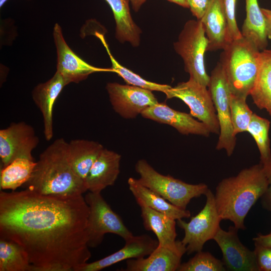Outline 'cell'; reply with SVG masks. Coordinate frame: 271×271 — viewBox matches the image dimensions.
<instances>
[{
  "instance_id": "34",
  "label": "cell",
  "mask_w": 271,
  "mask_h": 271,
  "mask_svg": "<svg viewBox=\"0 0 271 271\" xmlns=\"http://www.w3.org/2000/svg\"><path fill=\"white\" fill-rule=\"evenodd\" d=\"M258 271H271V247L254 244Z\"/></svg>"
},
{
  "instance_id": "5",
  "label": "cell",
  "mask_w": 271,
  "mask_h": 271,
  "mask_svg": "<svg viewBox=\"0 0 271 271\" xmlns=\"http://www.w3.org/2000/svg\"><path fill=\"white\" fill-rule=\"evenodd\" d=\"M135 170L140 175L139 183L182 209H186L191 199L205 195L209 189L204 183L189 184L172 176L162 175L144 159L137 162Z\"/></svg>"
},
{
  "instance_id": "20",
  "label": "cell",
  "mask_w": 271,
  "mask_h": 271,
  "mask_svg": "<svg viewBox=\"0 0 271 271\" xmlns=\"http://www.w3.org/2000/svg\"><path fill=\"white\" fill-rule=\"evenodd\" d=\"M208 41L207 51L223 50L228 44L223 0H211L201 20Z\"/></svg>"
},
{
  "instance_id": "3",
  "label": "cell",
  "mask_w": 271,
  "mask_h": 271,
  "mask_svg": "<svg viewBox=\"0 0 271 271\" xmlns=\"http://www.w3.org/2000/svg\"><path fill=\"white\" fill-rule=\"evenodd\" d=\"M68 143L55 140L40 155L26 189L44 195L69 196L88 191L85 182L74 171L68 157Z\"/></svg>"
},
{
  "instance_id": "41",
  "label": "cell",
  "mask_w": 271,
  "mask_h": 271,
  "mask_svg": "<svg viewBox=\"0 0 271 271\" xmlns=\"http://www.w3.org/2000/svg\"><path fill=\"white\" fill-rule=\"evenodd\" d=\"M8 0H0V7L2 8Z\"/></svg>"
},
{
  "instance_id": "30",
  "label": "cell",
  "mask_w": 271,
  "mask_h": 271,
  "mask_svg": "<svg viewBox=\"0 0 271 271\" xmlns=\"http://www.w3.org/2000/svg\"><path fill=\"white\" fill-rule=\"evenodd\" d=\"M104 46L111 60L113 72L119 76L129 85L140 87L151 91H160L165 93L171 86L167 84H162L147 80L139 75L120 65L112 55L104 36L97 32L95 33Z\"/></svg>"
},
{
  "instance_id": "25",
  "label": "cell",
  "mask_w": 271,
  "mask_h": 271,
  "mask_svg": "<svg viewBox=\"0 0 271 271\" xmlns=\"http://www.w3.org/2000/svg\"><path fill=\"white\" fill-rule=\"evenodd\" d=\"M246 18L242 27V37L253 43L259 50L267 45L265 20L257 0H245Z\"/></svg>"
},
{
  "instance_id": "10",
  "label": "cell",
  "mask_w": 271,
  "mask_h": 271,
  "mask_svg": "<svg viewBox=\"0 0 271 271\" xmlns=\"http://www.w3.org/2000/svg\"><path fill=\"white\" fill-rule=\"evenodd\" d=\"M164 93L168 99L177 98L182 100L189 107L192 116L204 123L211 133L219 134L216 110L207 87L189 78L171 87Z\"/></svg>"
},
{
  "instance_id": "8",
  "label": "cell",
  "mask_w": 271,
  "mask_h": 271,
  "mask_svg": "<svg viewBox=\"0 0 271 271\" xmlns=\"http://www.w3.org/2000/svg\"><path fill=\"white\" fill-rule=\"evenodd\" d=\"M209 90L214 103L219 124L220 132L216 149H224L232 155L236 146L230 108V90L221 64L219 62L210 76Z\"/></svg>"
},
{
  "instance_id": "31",
  "label": "cell",
  "mask_w": 271,
  "mask_h": 271,
  "mask_svg": "<svg viewBox=\"0 0 271 271\" xmlns=\"http://www.w3.org/2000/svg\"><path fill=\"white\" fill-rule=\"evenodd\" d=\"M246 98L231 93L230 108L234 134L247 131L253 112L246 103Z\"/></svg>"
},
{
  "instance_id": "23",
  "label": "cell",
  "mask_w": 271,
  "mask_h": 271,
  "mask_svg": "<svg viewBox=\"0 0 271 271\" xmlns=\"http://www.w3.org/2000/svg\"><path fill=\"white\" fill-rule=\"evenodd\" d=\"M110 6L115 21V37L120 43L129 42L133 47L140 43L141 29L133 21L128 0H105Z\"/></svg>"
},
{
  "instance_id": "40",
  "label": "cell",
  "mask_w": 271,
  "mask_h": 271,
  "mask_svg": "<svg viewBox=\"0 0 271 271\" xmlns=\"http://www.w3.org/2000/svg\"><path fill=\"white\" fill-rule=\"evenodd\" d=\"M170 2L176 4L183 8H189V5L187 0H167Z\"/></svg>"
},
{
  "instance_id": "12",
  "label": "cell",
  "mask_w": 271,
  "mask_h": 271,
  "mask_svg": "<svg viewBox=\"0 0 271 271\" xmlns=\"http://www.w3.org/2000/svg\"><path fill=\"white\" fill-rule=\"evenodd\" d=\"M106 89L113 109L125 119L134 118L158 102L152 91L140 87L109 82Z\"/></svg>"
},
{
  "instance_id": "17",
  "label": "cell",
  "mask_w": 271,
  "mask_h": 271,
  "mask_svg": "<svg viewBox=\"0 0 271 271\" xmlns=\"http://www.w3.org/2000/svg\"><path fill=\"white\" fill-rule=\"evenodd\" d=\"M124 246L118 251L99 260L85 263L77 271H99L118 262L150 255L158 246V240L147 234L132 236L125 240Z\"/></svg>"
},
{
  "instance_id": "39",
  "label": "cell",
  "mask_w": 271,
  "mask_h": 271,
  "mask_svg": "<svg viewBox=\"0 0 271 271\" xmlns=\"http://www.w3.org/2000/svg\"><path fill=\"white\" fill-rule=\"evenodd\" d=\"M129 2H130L132 6V9L135 12H138L142 5L147 1V0H128Z\"/></svg>"
},
{
  "instance_id": "33",
  "label": "cell",
  "mask_w": 271,
  "mask_h": 271,
  "mask_svg": "<svg viewBox=\"0 0 271 271\" xmlns=\"http://www.w3.org/2000/svg\"><path fill=\"white\" fill-rule=\"evenodd\" d=\"M227 24L228 43L242 37L235 17L236 0H223Z\"/></svg>"
},
{
  "instance_id": "32",
  "label": "cell",
  "mask_w": 271,
  "mask_h": 271,
  "mask_svg": "<svg viewBox=\"0 0 271 271\" xmlns=\"http://www.w3.org/2000/svg\"><path fill=\"white\" fill-rule=\"evenodd\" d=\"M178 271H224L223 261L209 252L200 251L187 262L181 263Z\"/></svg>"
},
{
  "instance_id": "7",
  "label": "cell",
  "mask_w": 271,
  "mask_h": 271,
  "mask_svg": "<svg viewBox=\"0 0 271 271\" xmlns=\"http://www.w3.org/2000/svg\"><path fill=\"white\" fill-rule=\"evenodd\" d=\"M89 207L87 231V244L96 247L103 241L106 233H113L124 240L133 236L120 216L114 212L101 193L89 192L84 197Z\"/></svg>"
},
{
  "instance_id": "22",
  "label": "cell",
  "mask_w": 271,
  "mask_h": 271,
  "mask_svg": "<svg viewBox=\"0 0 271 271\" xmlns=\"http://www.w3.org/2000/svg\"><path fill=\"white\" fill-rule=\"evenodd\" d=\"M104 148L99 143L75 139L68 143V157L75 173L85 182L87 174Z\"/></svg>"
},
{
  "instance_id": "19",
  "label": "cell",
  "mask_w": 271,
  "mask_h": 271,
  "mask_svg": "<svg viewBox=\"0 0 271 271\" xmlns=\"http://www.w3.org/2000/svg\"><path fill=\"white\" fill-rule=\"evenodd\" d=\"M121 156L104 148L90 168L85 179L87 190L101 193L115 183L120 173Z\"/></svg>"
},
{
  "instance_id": "1",
  "label": "cell",
  "mask_w": 271,
  "mask_h": 271,
  "mask_svg": "<svg viewBox=\"0 0 271 271\" xmlns=\"http://www.w3.org/2000/svg\"><path fill=\"white\" fill-rule=\"evenodd\" d=\"M88 214L82 195L1 191L0 238L22 247L33 271H77L91 256Z\"/></svg>"
},
{
  "instance_id": "28",
  "label": "cell",
  "mask_w": 271,
  "mask_h": 271,
  "mask_svg": "<svg viewBox=\"0 0 271 271\" xmlns=\"http://www.w3.org/2000/svg\"><path fill=\"white\" fill-rule=\"evenodd\" d=\"M0 271H33V266L22 247L2 238H0Z\"/></svg>"
},
{
  "instance_id": "15",
  "label": "cell",
  "mask_w": 271,
  "mask_h": 271,
  "mask_svg": "<svg viewBox=\"0 0 271 271\" xmlns=\"http://www.w3.org/2000/svg\"><path fill=\"white\" fill-rule=\"evenodd\" d=\"M186 247L182 241L160 245L147 257L129 259L122 271H175L179 267Z\"/></svg>"
},
{
  "instance_id": "35",
  "label": "cell",
  "mask_w": 271,
  "mask_h": 271,
  "mask_svg": "<svg viewBox=\"0 0 271 271\" xmlns=\"http://www.w3.org/2000/svg\"><path fill=\"white\" fill-rule=\"evenodd\" d=\"M189 8L192 15L197 20H201L204 16L211 0H187Z\"/></svg>"
},
{
  "instance_id": "26",
  "label": "cell",
  "mask_w": 271,
  "mask_h": 271,
  "mask_svg": "<svg viewBox=\"0 0 271 271\" xmlns=\"http://www.w3.org/2000/svg\"><path fill=\"white\" fill-rule=\"evenodd\" d=\"M250 95L258 108L265 109L271 115V50L260 53L258 75Z\"/></svg>"
},
{
  "instance_id": "4",
  "label": "cell",
  "mask_w": 271,
  "mask_h": 271,
  "mask_svg": "<svg viewBox=\"0 0 271 271\" xmlns=\"http://www.w3.org/2000/svg\"><path fill=\"white\" fill-rule=\"evenodd\" d=\"M260 50L242 37L227 44L220 57L231 93L247 98L252 90L258 75Z\"/></svg>"
},
{
  "instance_id": "9",
  "label": "cell",
  "mask_w": 271,
  "mask_h": 271,
  "mask_svg": "<svg viewBox=\"0 0 271 271\" xmlns=\"http://www.w3.org/2000/svg\"><path fill=\"white\" fill-rule=\"evenodd\" d=\"M206 203L202 210L187 222L182 219L177 220V225L184 231L181 240L190 254L202 250L204 244L213 239L220 227L222 220L217 211L214 194L208 189L205 194Z\"/></svg>"
},
{
  "instance_id": "29",
  "label": "cell",
  "mask_w": 271,
  "mask_h": 271,
  "mask_svg": "<svg viewBox=\"0 0 271 271\" xmlns=\"http://www.w3.org/2000/svg\"><path fill=\"white\" fill-rule=\"evenodd\" d=\"M269 127L268 120L253 113L247 130L256 144L260 154V163L263 167L267 166L271 162Z\"/></svg>"
},
{
  "instance_id": "18",
  "label": "cell",
  "mask_w": 271,
  "mask_h": 271,
  "mask_svg": "<svg viewBox=\"0 0 271 271\" xmlns=\"http://www.w3.org/2000/svg\"><path fill=\"white\" fill-rule=\"evenodd\" d=\"M67 85L63 76L56 71L51 79L39 84L32 91L33 99L43 116L44 133L47 141L53 137V111L55 102Z\"/></svg>"
},
{
  "instance_id": "14",
  "label": "cell",
  "mask_w": 271,
  "mask_h": 271,
  "mask_svg": "<svg viewBox=\"0 0 271 271\" xmlns=\"http://www.w3.org/2000/svg\"><path fill=\"white\" fill-rule=\"evenodd\" d=\"M238 230L234 226L228 231L220 227L213 237L222 251L224 265L232 271H258L254 250L241 242Z\"/></svg>"
},
{
  "instance_id": "16",
  "label": "cell",
  "mask_w": 271,
  "mask_h": 271,
  "mask_svg": "<svg viewBox=\"0 0 271 271\" xmlns=\"http://www.w3.org/2000/svg\"><path fill=\"white\" fill-rule=\"evenodd\" d=\"M146 118L172 126L182 134H190L208 137L211 133L207 126L197 120L191 114L175 110L165 103L151 106L141 113Z\"/></svg>"
},
{
  "instance_id": "27",
  "label": "cell",
  "mask_w": 271,
  "mask_h": 271,
  "mask_svg": "<svg viewBox=\"0 0 271 271\" xmlns=\"http://www.w3.org/2000/svg\"><path fill=\"white\" fill-rule=\"evenodd\" d=\"M37 162L27 158H18L5 167L1 168V190H15L24 185L31 177Z\"/></svg>"
},
{
  "instance_id": "21",
  "label": "cell",
  "mask_w": 271,
  "mask_h": 271,
  "mask_svg": "<svg viewBox=\"0 0 271 271\" xmlns=\"http://www.w3.org/2000/svg\"><path fill=\"white\" fill-rule=\"evenodd\" d=\"M127 184L139 206H148L176 220L191 216L189 210L182 209L170 203L160 194L142 185L138 179L130 177Z\"/></svg>"
},
{
  "instance_id": "6",
  "label": "cell",
  "mask_w": 271,
  "mask_h": 271,
  "mask_svg": "<svg viewBox=\"0 0 271 271\" xmlns=\"http://www.w3.org/2000/svg\"><path fill=\"white\" fill-rule=\"evenodd\" d=\"M208 41L201 20H190L184 25L174 48L182 58L190 78L208 87L210 76L206 72L205 53Z\"/></svg>"
},
{
  "instance_id": "37",
  "label": "cell",
  "mask_w": 271,
  "mask_h": 271,
  "mask_svg": "<svg viewBox=\"0 0 271 271\" xmlns=\"http://www.w3.org/2000/svg\"><path fill=\"white\" fill-rule=\"evenodd\" d=\"M252 240L254 244L271 247V232L264 235L258 233Z\"/></svg>"
},
{
  "instance_id": "36",
  "label": "cell",
  "mask_w": 271,
  "mask_h": 271,
  "mask_svg": "<svg viewBox=\"0 0 271 271\" xmlns=\"http://www.w3.org/2000/svg\"><path fill=\"white\" fill-rule=\"evenodd\" d=\"M263 168L268 184L266 191L260 198L263 207L271 213V162L267 166L263 167Z\"/></svg>"
},
{
  "instance_id": "2",
  "label": "cell",
  "mask_w": 271,
  "mask_h": 271,
  "mask_svg": "<svg viewBox=\"0 0 271 271\" xmlns=\"http://www.w3.org/2000/svg\"><path fill=\"white\" fill-rule=\"evenodd\" d=\"M260 163L241 170L236 176L222 180L215 189L214 199L222 220H229L238 229H245L244 219L268 186Z\"/></svg>"
},
{
  "instance_id": "24",
  "label": "cell",
  "mask_w": 271,
  "mask_h": 271,
  "mask_svg": "<svg viewBox=\"0 0 271 271\" xmlns=\"http://www.w3.org/2000/svg\"><path fill=\"white\" fill-rule=\"evenodd\" d=\"M143 226L157 236L159 245H168L176 240V220L145 205L140 206Z\"/></svg>"
},
{
  "instance_id": "11",
  "label": "cell",
  "mask_w": 271,
  "mask_h": 271,
  "mask_svg": "<svg viewBox=\"0 0 271 271\" xmlns=\"http://www.w3.org/2000/svg\"><path fill=\"white\" fill-rule=\"evenodd\" d=\"M39 139L34 127L24 121L13 122L0 130L1 168L18 158L34 160L32 151L37 147Z\"/></svg>"
},
{
  "instance_id": "13",
  "label": "cell",
  "mask_w": 271,
  "mask_h": 271,
  "mask_svg": "<svg viewBox=\"0 0 271 271\" xmlns=\"http://www.w3.org/2000/svg\"><path fill=\"white\" fill-rule=\"evenodd\" d=\"M53 37L57 50V71L64 78L67 84L78 83L86 79L93 73L113 72L111 68H101L92 66L78 56L68 46L63 36L60 25L55 24Z\"/></svg>"
},
{
  "instance_id": "38",
  "label": "cell",
  "mask_w": 271,
  "mask_h": 271,
  "mask_svg": "<svg viewBox=\"0 0 271 271\" xmlns=\"http://www.w3.org/2000/svg\"><path fill=\"white\" fill-rule=\"evenodd\" d=\"M261 10L265 20L267 37L271 40V10L264 8H261Z\"/></svg>"
}]
</instances>
